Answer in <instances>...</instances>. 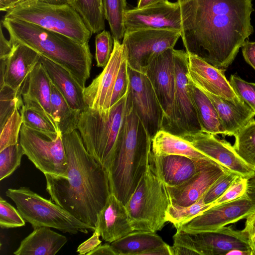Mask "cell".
<instances>
[{
  "label": "cell",
  "instance_id": "1",
  "mask_svg": "<svg viewBox=\"0 0 255 255\" xmlns=\"http://www.w3.org/2000/svg\"><path fill=\"white\" fill-rule=\"evenodd\" d=\"M186 52L225 71L254 32L252 0H177Z\"/></svg>",
  "mask_w": 255,
  "mask_h": 255
},
{
  "label": "cell",
  "instance_id": "2",
  "mask_svg": "<svg viewBox=\"0 0 255 255\" xmlns=\"http://www.w3.org/2000/svg\"><path fill=\"white\" fill-rule=\"evenodd\" d=\"M68 169L66 177L44 174L46 191L55 203L93 227L111 194L108 172L87 151L77 129L62 135Z\"/></svg>",
  "mask_w": 255,
  "mask_h": 255
},
{
  "label": "cell",
  "instance_id": "3",
  "mask_svg": "<svg viewBox=\"0 0 255 255\" xmlns=\"http://www.w3.org/2000/svg\"><path fill=\"white\" fill-rule=\"evenodd\" d=\"M1 22L12 43L26 45L64 67L85 88L93 58L88 43H80L60 33L19 19L4 18Z\"/></svg>",
  "mask_w": 255,
  "mask_h": 255
},
{
  "label": "cell",
  "instance_id": "4",
  "mask_svg": "<svg viewBox=\"0 0 255 255\" xmlns=\"http://www.w3.org/2000/svg\"><path fill=\"white\" fill-rule=\"evenodd\" d=\"M151 138L127 102L123 135L108 171L111 194L124 204L149 163Z\"/></svg>",
  "mask_w": 255,
  "mask_h": 255
},
{
  "label": "cell",
  "instance_id": "5",
  "mask_svg": "<svg viewBox=\"0 0 255 255\" xmlns=\"http://www.w3.org/2000/svg\"><path fill=\"white\" fill-rule=\"evenodd\" d=\"M128 92L106 112L86 107L78 124L87 151L107 171L123 135Z\"/></svg>",
  "mask_w": 255,
  "mask_h": 255
},
{
  "label": "cell",
  "instance_id": "6",
  "mask_svg": "<svg viewBox=\"0 0 255 255\" xmlns=\"http://www.w3.org/2000/svg\"><path fill=\"white\" fill-rule=\"evenodd\" d=\"M171 204L166 185L149 163L125 205L134 231L156 233L167 222L166 212Z\"/></svg>",
  "mask_w": 255,
  "mask_h": 255
},
{
  "label": "cell",
  "instance_id": "7",
  "mask_svg": "<svg viewBox=\"0 0 255 255\" xmlns=\"http://www.w3.org/2000/svg\"><path fill=\"white\" fill-rule=\"evenodd\" d=\"M4 18L35 24L63 34L81 44L88 43L93 34L70 4L54 5L30 0L6 11Z\"/></svg>",
  "mask_w": 255,
  "mask_h": 255
},
{
  "label": "cell",
  "instance_id": "8",
  "mask_svg": "<svg viewBox=\"0 0 255 255\" xmlns=\"http://www.w3.org/2000/svg\"><path fill=\"white\" fill-rule=\"evenodd\" d=\"M5 194L15 204L25 222L30 224L33 229L46 227L70 234H76L78 232L87 234L88 230H95L93 227L78 220L56 203L42 197L28 187L9 188Z\"/></svg>",
  "mask_w": 255,
  "mask_h": 255
},
{
  "label": "cell",
  "instance_id": "9",
  "mask_svg": "<svg viewBox=\"0 0 255 255\" xmlns=\"http://www.w3.org/2000/svg\"><path fill=\"white\" fill-rule=\"evenodd\" d=\"M18 141L24 155L44 175L66 177L68 161L60 132L38 131L22 124Z\"/></svg>",
  "mask_w": 255,
  "mask_h": 255
},
{
  "label": "cell",
  "instance_id": "10",
  "mask_svg": "<svg viewBox=\"0 0 255 255\" xmlns=\"http://www.w3.org/2000/svg\"><path fill=\"white\" fill-rule=\"evenodd\" d=\"M175 93L171 119L163 129L181 137L203 131L188 88V54L174 50Z\"/></svg>",
  "mask_w": 255,
  "mask_h": 255
},
{
  "label": "cell",
  "instance_id": "11",
  "mask_svg": "<svg viewBox=\"0 0 255 255\" xmlns=\"http://www.w3.org/2000/svg\"><path fill=\"white\" fill-rule=\"evenodd\" d=\"M173 245L188 249L200 255H228L240 250L253 255L251 244L245 231L225 226L212 231L188 233L177 230Z\"/></svg>",
  "mask_w": 255,
  "mask_h": 255
},
{
  "label": "cell",
  "instance_id": "12",
  "mask_svg": "<svg viewBox=\"0 0 255 255\" xmlns=\"http://www.w3.org/2000/svg\"><path fill=\"white\" fill-rule=\"evenodd\" d=\"M255 212V175L246 192L235 200L213 206L176 230L188 233L212 231L246 219Z\"/></svg>",
  "mask_w": 255,
  "mask_h": 255
},
{
  "label": "cell",
  "instance_id": "13",
  "mask_svg": "<svg viewBox=\"0 0 255 255\" xmlns=\"http://www.w3.org/2000/svg\"><path fill=\"white\" fill-rule=\"evenodd\" d=\"M179 32L156 29L125 31L122 43L128 67L144 73L151 61L167 49L174 48Z\"/></svg>",
  "mask_w": 255,
  "mask_h": 255
},
{
  "label": "cell",
  "instance_id": "14",
  "mask_svg": "<svg viewBox=\"0 0 255 255\" xmlns=\"http://www.w3.org/2000/svg\"><path fill=\"white\" fill-rule=\"evenodd\" d=\"M129 84L127 103L152 139L162 129L164 113L147 77L128 67Z\"/></svg>",
  "mask_w": 255,
  "mask_h": 255
},
{
  "label": "cell",
  "instance_id": "15",
  "mask_svg": "<svg viewBox=\"0 0 255 255\" xmlns=\"http://www.w3.org/2000/svg\"><path fill=\"white\" fill-rule=\"evenodd\" d=\"M125 31L143 29L170 30L180 33L181 17L179 3L168 0L127 10Z\"/></svg>",
  "mask_w": 255,
  "mask_h": 255
},
{
  "label": "cell",
  "instance_id": "16",
  "mask_svg": "<svg viewBox=\"0 0 255 255\" xmlns=\"http://www.w3.org/2000/svg\"><path fill=\"white\" fill-rule=\"evenodd\" d=\"M127 58L123 43L114 39L111 58L102 72L83 91L86 107L100 112L108 111L115 82L124 60Z\"/></svg>",
  "mask_w": 255,
  "mask_h": 255
},
{
  "label": "cell",
  "instance_id": "17",
  "mask_svg": "<svg viewBox=\"0 0 255 255\" xmlns=\"http://www.w3.org/2000/svg\"><path fill=\"white\" fill-rule=\"evenodd\" d=\"M174 50L167 49L155 57L143 73L150 81L164 113L162 130L172 116L175 85Z\"/></svg>",
  "mask_w": 255,
  "mask_h": 255
},
{
  "label": "cell",
  "instance_id": "18",
  "mask_svg": "<svg viewBox=\"0 0 255 255\" xmlns=\"http://www.w3.org/2000/svg\"><path fill=\"white\" fill-rule=\"evenodd\" d=\"M204 131L185 135L182 138L188 141L195 148L228 170L250 178L255 170L238 154L233 145L226 140Z\"/></svg>",
  "mask_w": 255,
  "mask_h": 255
},
{
  "label": "cell",
  "instance_id": "19",
  "mask_svg": "<svg viewBox=\"0 0 255 255\" xmlns=\"http://www.w3.org/2000/svg\"><path fill=\"white\" fill-rule=\"evenodd\" d=\"M187 54V76L196 86L234 103L244 102L237 95L226 79L225 71L196 55Z\"/></svg>",
  "mask_w": 255,
  "mask_h": 255
},
{
  "label": "cell",
  "instance_id": "20",
  "mask_svg": "<svg viewBox=\"0 0 255 255\" xmlns=\"http://www.w3.org/2000/svg\"><path fill=\"white\" fill-rule=\"evenodd\" d=\"M228 169L211 159L203 161L198 172L184 183L167 187L172 205L190 206L197 202Z\"/></svg>",
  "mask_w": 255,
  "mask_h": 255
},
{
  "label": "cell",
  "instance_id": "21",
  "mask_svg": "<svg viewBox=\"0 0 255 255\" xmlns=\"http://www.w3.org/2000/svg\"><path fill=\"white\" fill-rule=\"evenodd\" d=\"M204 159H194L179 155H156L151 151L149 163L166 186L175 187L194 176Z\"/></svg>",
  "mask_w": 255,
  "mask_h": 255
},
{
  "label": "cell",
  "instance_id": "22",
  "mask_svg": "<svg viewBox=\"0 0 255 255\" xmlns=\"http://www.w3.org/2000/svg\"><path fill=\"white\" fill-rule=\"evenodd\" d=\"M51 81L39 61L22 87L24 105L41 114L57 127L51 114Z\"/></svg>",
  "mask_w": 255,
  "mask_h": 255
},
{
  "label": "cell",
  "instance_id": "23",
  "mask_svg": "<svg viewBox=\"0 0 255 255\" xmlns=\"http://www.w3.org/2000/svg\"><path fill=\"white\" fill-rule=\"evenodd\" d=\"M95 230L109 243L134 231L125 205L113 194H111L98 214Z\"/></svg>",
  "mask_w": 255,
  "mask_h": 255
},
{
  "label": "cell",
  "instance_id": "24",
  "mask_svg": "<svg viewBox=\"0 0 255 255\" xmlns=\"http://www.w3.org/2000/svg\"><path fill=\"white\" fill-rule=\"evenodd\" d=\"M12 44L13 50L7 59L3 86L18 89L22 87L30 72L39 62L40 55L26 45Z\"/></svg>",
  "mask_w": 255,
  "mask_h": 255
},
{
  "label": "cell",
  "instance_id": "25",
  "mask_svg": "<svg viewBox=\"0 0 255 255\" xmlns=\"http://www.w3.org/2000/svg\"><path fill=\"white\" fill-rule=\"evenodd\" d=\"M43 65L51 82L64 96L70 106L82 111L86 107L82 88L70 72L64 67L40 55Z\"/></svg>",
  "mask_w": 255,
  "mask_h": 255
},
{
  "label": "cell",
  "instance_id": "26",
  "mask_svg": "<svg viewBox=\"0 0 255 255\" xmlns=\"http://www.w3.org/2000/svg\"><path fill=\"white\" fill-rule=\"evenodd\" d=\"M201 90L214 104L221 121L225 135L234 136L254 119L255 112L245 102L234 103L206 91Z\"/></svg>",
  "mask_w": 255,
  "mask_h": 255
},
{
  "label": "cell",
  "instance_id": "27",
  "mask_svg": "<svg viewBox=\"0 0 255 255\" xmlns=\"http://www.w3.org/2000/svg\"><path fill=\"white\" fill-rule=\"evenodd\" d=\"M20 242L13 253L15 255H54L65 245L67 238L52 230L50 228L41 227Z\"/></svg>",
  "mask_w": 255,
  "mask_h": 255
},
{
  "label": "cell",
  "instance_id": "28",
  "mask_svg": "<svg viewBox=\"0 0 255 255\" xmlns=\"http://www.w3.org/2000/svg\"><path fill=\"white\" fill-rule=\"evenodd\" d=\"M188 88L203 131L225 135L218 114L209 98L189 79Z\"/></svg>",
  "mask_w": 255,
  "mask_h": 255
},
{
  "label": "cell",
  "instance_id": "29",
  "mask_svg": "<svg viewBox=\"0 0 255 255\" xmlns=\"http://www.w3.org/2000/svg\"><path fill=\"white\" fill-rule=\"evenodd\" d=\"M151 152L156 155H179L194 159L210 158L188 141L164 130L158 131L151 139Z\"/></svg>",
  "mask_w": 255,
  "mask_h": 255
},
{
  "label": "cell",
  "instance_id": "30",
  "mask_svg": "<svg viewBox=\"0 0 255 255\" xmlns=\"http://www.w3.org/2000/svg\"><path fill=\"white\" fill-rule=\"evenodd\" d=\"M164 243L155 233L133 231L111 245L117 255H143L145 252Z\"/></svg>",
  "mask_w": 255,
  "mask_h": 255
},
{
  "label": "cell",
  "instance_id": "31",
  "mask_svg": "<svg viewBox=\"0 0 255 255\" xmlns=\"http://www.w3.org/2000/svg\"><path fill=\"white\" fill-rule=\"evenodd\" d=\"M51 109L52 117L62 135L77 129L82 111L71 108L52 83Z\"/></svg>",
  "mask_w": 255,
  "mask_h": 255
},
{
  "label": "cell",
  "instance_id": "32",
  "mask_svg": "<svg viewBox=\"0 0 255 255\" xmlns=\"http://www.w3.org/2000/svg\"><path fill=\"white\" fill-rule=\"evenodd\" d=\"M69 4L80 14L93 33L104 30L106 18L102 0H70Z\"/></svg>",
  "mask_w": 255,
  "mask_h": 255
},
{
  "label": "cell",
  "instance_id": "33",
  "mask_svg": "<svg viewBox=\"0 0 255 255\" xmlns=\"http://www.w3.org/2000/svg\"><path fill=\"white\" fill-rule=\"evenodd\" d=\"M102 5L114 39L122 42L126 31L125 15L127 10L126 0H102Z\"/></svg>",
  "mask_w": 255,
  "mask_h": 255
},
{
  "label": "cell",
  "instance_id": "34",
  "mask_svg": "<svg viewBox=\"0 0 255 255\" xmlns=\"http://www.w3.org/2000/svg\"><path fill=\"white\" fill-rule=\"evenodd\" d=\"M233 147L240 157L255 170V120L254 119L235 135Z\"/></svg>",
  "mask_w": 255,
  "mask_h": 255
},
{
  "label": "cell",
  "instance_id": "35",
  "mask_svg": "<svg viewBox=\"0 0 255 255\" xmlns=\"http://www.w3.org/2000/svg\"><path fill=\"white\" fill-rule=\"evenodd\" d=\"M213 206V203H204L203 196L197 202L188 206L181 207L171 204L167 211L166 219L167 222L172 223L177 229Z\"/></svg>",
  "mask_w": 255,
  "mask_h": 255
},
{
  "label": "cell",
  "instance_id": "36",
  "mask_svg": "<svg viewBox=\"0 0 255 255\" xmlns=\"http://www.w3.org/2000/svg\"><path fill=\"white\" fill-rule=\"evenodd\" d=\"M23 105L22 87L14 89L8 86L4 85L0 88V128L15 110L20 111Z\"/></svg>",
  "mask_w": 255,
  "mask_h": 255
},
{
  "label": "cell",
  "instance_id": "37",
  "mask_svg": "<svg viewBox=\"0 0 255 255\" xmlns=\"http://www.w3.org/2000/svg\"><path fill=\"white\" fill-rule=\"evenodd\" d=\"M23 149L18 142L0 151V180L9 176L20 166Z\"/></svg>",
  "mask_w": 255,
  "mask_h": 255
},
{
  "label": "cell",
  "instance_id": "38",
  "mask_svg": "<svg viewBox=\"0 0 255 255\" xmlns=\"http://www.w3.org/2000/svg\"><path fill=\"white\" fill-rule=\"evenodd\" d=\"M23 121L19 110H15L0 128V151L18 142Z\"/></svg>",
  "mask_w": 255,
  "mask_h": 255
},
{
  "label": "cell",
  "instance_id": "39",
  "mask_svg": "<svg viewBox=\"0 0 255 255\" xmlns=\"http://www.w3.org/2000/svg\"><path fill=\"white\" fill-rule=\"evenodd\" d=\"M23 125L33 130L46 133L60 132L57 127L36 111L23 105L20 110Z\"/></svg>",
  "mask_w": 255,
  "mask_h": 255
},
{
  "label": "cell",
  "instance_id": "40",
  "mask_svg": "<svg viewBox=\"0 0 255 255\" xmlns=\"http://www.w3.org/2000/svg\"><path fill=\"white\" fill-rule=\"evenodd\" d=\"M95 59L97 66L104 68L108 64L114 48V38L110 32L104 30L95 37Z\"/></svg>",
  "mask_w": 255,
  "mask_h": 255
},
{
  "label": "cell",
  "instance_id": "41",
  "mask_svg": "<svg viewBox=\"0 0 255 255\" xmlns=\"http://www.w3.org/2000/svg\"><path fill=\"white\" fill-rule=\"evenodd\" d=\"M239 176L237 174L226 171L207 190L203 195V201L206 204L214 202L228 189L235 179Z\"/></svg>",
  "mask_w": 255,
  "mask_h": 255
},
{
  "label": "cell",
  "instance_id": "42",
  "mask_svg": "<svg viewBox=\"0 0 255 255\" xmlns=\"http://www.w3.org/2000/svg\"><path fill=\"white\" fill-rule=\"evenodd\" d=\"M25 221L17 209L0 198V226L2 229L21 227L24 226Z\"/></svg>",
  "mask_w": 255,
  "mask_h": 255
},
{
  "label": "cell",
  "instance_id": "43",
  "mask_svg": "<svg viewBox=\"0 0 255 255\" xmlns=\"http://www.w3.org/2000/svg\"><path fill=\"white\" fill-rule=\"evenodd\" d=\"M229 82L237 95L255 113V83L247 82L236 75L230 76Z\"/></svg>",
  "mask_w": 255,
  "mask_h": 255
},
{
  "label": "cell",
  "instance_id": "44",
  "mask_svg": "<svg viewBox=\"0 0 255 255\" xmlns=\"http://www.w3.org/2000/svg\"><path fill=\"white\" fill-rule=\"evenodd\" d=\"M129 77L127 58L120 68L112 94L111 107L118 102L128 91Z\"/></svg>",
  "mask_w": 255,
  "mask_h": 255
},
{
  "label": "cell",
  "instance_id": "45",
  "mask_svg": "<svg viewBox=\"0 0 255 255\" xmlns=\"http://www.w3.org/2000/svg\"><path fill=\"white\" fill-rule=\"evenodd\" d=\"M249 178L238 176L226 191L213 202L214 206L237 199L246 192Z\"/></svg>",
  "mask_w": 255,
  "mask_h": 255
},
{
  "label": "cell",
  "instance_id": "46",
  "mask_svg": "<svg viewBox=\"0 0 255 255\" xmlns=\"http://www.w3.org/2000/svg\"><path fill=\"white\" fill-rule=\"evenodd\" d=\"M100 235L97 230H94L93 235L87 240L80 244L77 252L80 255H87L102 243L100 240Z\"/></svg>",
  "mask_w": 255,
  "mask_h": 255
},
{
  "label": "cell",
  "instance_id": "47",
  "mask_svg": "<svg viewBox=\"0 0 255 255\" xmlns=\"http://www.w3.org/2000/svg\"><path fill=\"white\" fill-rule=\"evenodd\" d=\"M242 50L246 61L255 70V42L245 41Z\"/></svg>",
  "mask_w": 255,
  "mask_h": 255
},
{
  "label": "cell",
  "instance_id": "48",
  "mask_svg": "<svg viewBox=\"0 0 255 255\" xmlns=\"http://www.w3.org/2000/svg\"><path fill=\"white\" fill-rule=\"evenodd\" d=\"M2 23L0 22V59L7 58L12 52L13 49V45L10 41L8 40L4 36L2 32Z\"/></svg>",
  "mask_w": 255,
  "mask_h": 255
},
{
  "label": "cell",
  "instance_id": "49",
  "mask_svg": "<svg viewBox=\"0 0 255 255\" xmlns=\"http://www.w3.org/2000/svg\"><path fill=\"white\" fill-rule=\"evenodd\" d=\"M243 230L246 233L251 246L255 244V212L247 218Z\"/></svg>",
  "mask_w": 255,
  "mask_h": 255
},
{
  "label": "cell",
  "instance_id": "50",
  "mask_svg": "<svg viewBox=\"0 0 255 255\" xmlns=\"http://www.w3.org/2000/svg\"><path fill=\"white\" fill-rule=\"evenodd\" d=\"M117 255L113 247L109 244H100L87 255Z\"/></svg>",
  "mask_w": 255,
  "mask_h": 255
},
{
  "label": "cell",
  "instance_id": "51",
  "mask_svg": "<svg viewBox=\"0 0 255 255\" xmlns=\"http://www.w3.org/2000/svg\"><path fill=\"white\" fill-rule=\"evenodd\" d=\"M143 255H173V248L172 246L164 243L161 246L145 252Z\"/></svg>",
  "mask_w": 255,
  "mask_h": 255
},
{
  "label": "cell",
  "instance_id": "52",
  "mask_svg": "<svg viewBox=\"0 0 255 255\" xmlns=\"http://www.w3.org/2000/svg\"><path fill=\"white\" fill-rule=\"evenodd\" d=\"M18 4V0H0V9L7 11Z\"/></svg>",
  "mask_w": 255,
  "mask_h": 255
},
{
  "label": "cell",
  "instance_id": "53",
  "mask_svg": "<svg viewBox=\"0 0 255 255\" xmlns=\"http://www.w3.org/2000/svg\"><path fill=\"white\" fill-rule=\"evenodd\" d=\"M168 0H139L137 4V8H140L144 7L153 4Z\"/></svg>",
  "mask_w": 255,
  "mask_h": 255
},
{
  "label": "cell",
  "instance_id": "54",
  "mask_svg": "<svg viewBox=\"0 0 255 255\" xmlns=\"http://www.w3.org/2000/svg\"><path fill=\"white\" fill-rule=\"evenodd\" d=\"M47 3L54 5H64L69 4L70 0H38Z\"/></svg>",
  "mask_w": 255,
  "mask_h": 255
},
{
  "label": "cell",
  "instance_id": "55",
  "mask_svg": "<svg viewBox=\"0 0 255 255\" xmlns=\"http://www.w3.org/2000/svg\"><path fill=\"white\" fill-rule=\"evenodd\" d=\"M252 248L253 250V255H255V244L252 246Z\"/></svg>",
  "mask_w": 255,
  "mask_h": 255
},
{
  "label": "cell",
  "instance_id": "56",
  "mask_svg": "<svg viewBox=\"0 0 255 255\" xmlns=\"http://www.w3.org/2000/svg\"><path fill=\"white\" fill-rule=\"evenodd\" d=\"M29 0H18V4L23 3V2H25L29 1Z\"/></svg>",
  "mask_w": 255,
  "mask_h": 255
}]
</instances>
